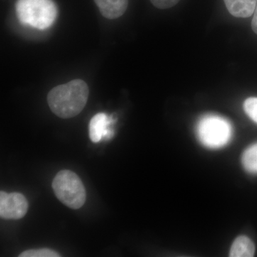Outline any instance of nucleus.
Here are the masks:
<instances>
[{"label":"nucleus","mask_w":257,"mask_h":257,"mask_svg":"<svg viewBox=\"0 0 257 257\" xmlns=\"http://www.w3.org/2000/svg\"><path fill=\"white\" fill-rule=\"evenodd\" d=\"M28 202L21 193L0 192V216L5 219H20L26 215Z\"/></svg>","instance_id":"5"},{"label":"nucleus","mask_w":257,"mask_h":257,"mask_svg":"<svg viewBox=\"0 0 257 257\" xmlns=\"http://www.w3.org/2000/svg\"><path fill=\"white\" fill-rule=\"evenodd\" d=\"M251 28L253 31L257 35V4L256 8H255L254 13H253V18L252 22H251Z\"/></svg>","instance_id":"14"},{"label":"nucleus","mask_w":257,"mask_h":257,"mask_svg":"<svg viewBox=\"0 0 257 257\" xmlns=\"http://www.w3.org/2000/svg\"><path fill=\"white\" fill-rule=\"evenodd\" d=\"M87 84L81 79L57 86L49 92L47 102L51 110L62 119L77 116L84 109L89 98Z\"/></svg>","instance_id":"1"},{"label":"nucleus","mask_w":257,"mask_h":257,"mask_svg":"<svg viewBox=\"0 0 257 257\" xmlns=\"http://www.w3.org/2000/svg\"><path fill=\"white\" fill-rule=\"evenodd\" d=\"M242 165L248 172L257 175V143L248 147L243 152Z\"/></svg>","instance_id":"10"},{"label":"nucleus","mask_w":257,"mask_h":257,"mask_svg":"<svg viewBox=\"0 0 257 257\" xmlns=\"http://www.w3.org/2000/svg\"><path fill=\"white\" fill-rule=\"evenodd\" d=\"M20 257H59L60 253L50 249V248H40L30 249L20 253Z\"/></svg>","instance_id":"11"},{"label":"nucleus","mask_w":257,"mask_h":257,"mask_svg":"<svg viewBox=\"0 0 257 257\" xmlns=\"http://www.w3.org/2000/svg\"><path fill=\"white\" fill-rule=\"evenodd\" d=\"M152 5L159 9H168L175 6L180 0H150Z\"/></svg>","instance_id":"13"},{"label":"nucleus","mask_w":257,"mask_h":257,"mask_svg":"<svg viewBox=\"0 0 257 257\" xmlns=\"http://www.w3.org/2000/svg\"><path fill=\"white\" fill-rule=\"evenodd\" d=\"M230 14L236 18H249L254 13L257 0H224Z\"/></svg>","instance_id":"8"},{"label":"nucleus","mask_w":257,"mask_h":257,"mask_svg":"<svg viewBox=\"0 0 257 257\" xmlns=\"http://www.w3.org/2000/svg\"><path fill=\"white\" fill-rule=\"evenodd\" d=\"M114 122L111 116L105 113H98L94 115L89 123V138L92 143H97L103 138L106 140L112 138L113 131L110 126Z\"/></svg>","instance_id":"6"},{"label":"nucleus","mask_w":257,"mask_h":257,"mask_svg":"<svg viewBox=\"0 0 257 257\" xmlns=\"http://www.w3.org/2000/svg\"><path fill=\"white\" fill-rule=\"evenodd\" d=\"M56 197L62 204L70 209H78L86 201L85 188L82 180L70 170H62L52 182Z\"/></svg>","instance_id":"3"},{"label":"nucleus","mask_w":257,"mask_h":257,"mask_svg":"<svg viewBox=\"0 0 257 257\" xmlns=\"http://www.w3.org/2000/svg\"><path fill=\"white\" fill-rule=\"evenodd\" d=\"M94 3L104 18L114 20L124 15L128 0H94Z\"/></svg>","instance_id":"7"},{"label":"nucleus","mask_w":257,"mask_h":257,"mask_svg":"<svg viewBox=\"0 0 257 257\" xmlns=\"http://www.w3.org/2000/svg\"><path fill=\"white\" fill-rule=\"evenodd\" d=\"M16 13L23 25L43 30L55 23L57 8L52 0H18Z\"/></svg>","instance_id":"2"},{"label":"nucleus","mask_w":257,"mask_h":257,"mask_svg":"<svg viewBox=\"0 0 257 257\" xmlns=\"http://www.w3.org/2000/svg\"><path fill=\"white\" fill-rule=\"evenodd\" d=\"M197 138L204 146L218 149L229 143L232 137V126L227 119L220 116L208 114L198 122Z\"/></svg>","instance_id":"4"},{"label":"nucleus","mask_w":257,"mask_h":257,"mask_svg":"<svg viewBox=\"0 0 257 257\" xmlns=\"http://www.w3.org/2000/svg\"><path fill=\"white\" fill-rule=\"evenodd\" d=\"M255 253L253 241L247 236H241L236 238L230 249L229 256L251 257Z\"/></svg>","instance_id":"9"},{"label":"nucleus","mask_w":257,"mask_h":257,"mask_svg":"<svg viewBox=\"0 0 257 257\" xmlns=\"http://www.w3.org/2000/svg\"><path fill=\"white\" fill-rule=\"evenodd\" d=\"M243 109L246 114L257 123V97H249L243 103Z\"/></svg>","instance_id":"12"}]
</instances>
